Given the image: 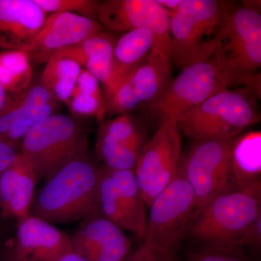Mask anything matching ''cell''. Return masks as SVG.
<instances>
[{
	"label": "cell",
	"mask_w": 261,
	"mask_h": 261,
	"mask_svg": "<svg viewBox=\"0 0 261 261\" xmlns=\"http://www.w3.org/2000/svg\"><path fill=\"white\" fill-rule=\"evenodd\" d=\"M116 41L114 34L104 31L92 36L76 45L65 48L53 56L68 58L84 67L92 58L97 57L112 58Z\"/></svg>",
	"instance_id": "d4e9b609"
},
{
	"label": "cell",
	"mask_w": 261,
	"mask_h": 261,
	"mask_svg": "<svg viewBox=\"0 0 261 261\" xmlns=\"http://www.w3.org/2000/svg\"><path fill=\"white\" fill-rule=\"evenodd\" d=\"M55 99L42 83L31 84L28 88L18 93L8 94L0 111V140L4 141L15 121L29 110Z\"/></svg>",
	"instance_id": "603a6c76"
},
{
	"label": "cell",
	"mask_w": 261,
	"mask_h": 261,
	"mask_svg": "<svg viewBox=\"0 0 261 261\" xmlns=\"http://www.w3.org/2000/svg\"><path fill=\"white\" fill-rule=\"evenodd\" d=\"M46 18L34 0H0V48L28 51Z\"/></svg>",
	"instance_id": "2e32d148"
},
{
	"label": "cell",
	"mask_w": 261,
	"mask_h": 261,
	"mask_svg": "<svg viewBox=\"0 0 261 261\" xmlns=\"http://www.w3.org/2000/svg\"><path fill=\"white\" fill-rule=\"evenodd\" d=\"M241 3L245 8L260 13V1H242Z\"/></svg>",
	"instance_id": "d590c367"
},
{
	"label": "cell",
	"mask_w": 261,
	"mask_h": 261,
	"mask_svg": "<svg viewBox=\"0 0 261 261\" xmlns=\"http://www.w3.org/2000/svg\"><path fill=\"white\" fill-rule=\"evenodd\" d=\"M260 73L242 74L231 68L219 46L213 56L185 67L171 80L164 92L149 105L161 121L175 118L223 91L237 87L260 98Z\"/></svg>",
	"instance_id": "6da1fadb"
},
{
	"label": "cell",
	"mask_w": 261,
	"mask_h": 261,
	"mask_svg": "<svg viewBox=\"0 0 261 261\" xmlns=\"http://www.w3.org/2000/svg\"><path fill=\"white\" fill-rule=\"evenodd\" d=\"M8 92L5 91L4 87L0 83V111L4 106L5 101H6L7 97H8Z\"/></svg>",
	"instance_id": "8d00e7d4"
},
{
	"label": "cell",
	"mask_w": 261,
	"mask_h": 261,
	"mask_svg": "<svg viewBox=\"0 0 261 261\" xmlns=\"http://www.w3.org/2000/svg\"><path fill=\"white\" fill-rule=\"evenodd\" d=\"M46 13H75L98 21L99 2L94 0H34Z\"/></svg>",
	"instance_id": "83f0119b"
},
{
	"label": "cell",
	"mask_w": 261,
	"mask_h": 261,
	"mask_svg": "<svg viewBox=\"0 0 261 261\" xmlns=\"http://www.w3.org/2000/svg\"><path fill=\"white\" fill-rule=\"evenodd\" d=\"M147 141L145 130L135 118L129 114H124L101 122L96 142L140 154Z\"/></svg>",
	"instance_id": "44dd1931"
},
{
	"label": "cell",
	"mask_w": 261,
	"mask_h": 261,
	"mask_svg": "<svg viewBox=\"0 0 261 261\" xmlns=\"http://www.w3.org/2000/svg\"><path fill=\"white\" fill-rule=\"evenodd\" d=\"M25 157L19 153L16 159L10 164L9 167L0 176V210L5 218L10 201L18 184L19 177L23 168Z\"/></svg>",
	"instance_id": "f546056e"
},
{
	"label": "cell",
	"mask_w": 261,
	"mask_h": 261,
	"mask_svg": "<svg viewBox=\"0 0 261 261\" xmlns=\"http://www.w3.org/2000/svg\"><path fill=\"white\" fill-rule=\"evenodd\" d=\"M98 22L111 32L126 33L147 29L155 39L153 49L170 58V15L157 0L101 2L98 9Z\"/></svg>",
	"instance_id": "7c38bea8"
},
{
	"label": "cell",
	"mask_w": 261,
	"mask_h": 261,
	"mask_svg": "<svg viewBox=\"0 0 261 261\" xmlns=\"http://www.w3.org/2000/svg\"><path fill=\"white\" fill-rule=\"evenodd\" d=\"M260 119L257 97L243 87L215 94L176 118L180 132L194 142L229 140Z\"/></svg>",
	"instance_id": "3957f363"
},
{
	"label": "cell",
	"mask_w": 261,
	"mask_h": 261,
	"mask_svg": "<svg viewBox=\"0 0 261 261\" xmlns=\"http://www.w3.org/2000/svg\"><path fill=\"white\" fill-rule=\"evenodd\" d=\"M261 245V216H258L240 235L233 247L258 250Z\"/></svg>",
	"instance_id": "4dcf8cb0"
},
{
	"label": "cell",
	"mask_w": 261,
	"mask_h": 261,
	"mask_svg": "<svg viewBox=\"0 0 261 261\" xmlns=\"http://www.w3.org/2000/svg\"><path fill=\"white\" fill-rule=\"evenodd\" d=\"M236 137L195 142L186 157L183 156L182 168L197 200L192 217L216 196L237 189L231 171V149Z\"/></svg>",
	"instance_id": "9c48e42d"
},
{
	"label": "cell",
	"mask_w": 261,
	"mask_h": 261,
	"mask_svg": "<svg viewBox=\"0 0 261 261\" xmlns=\"http://www.w3.org/2000/svg\"><path fill=\"white\" fill-rule=\"evenodd\" d=\"M219 48L233 70L259 73L261 66V15L233 2H224Z\"/></svg>",
	"instance_id": "8fae6325"
},
{
	"label": "cell",
	"mask_w": 261,
	"mask_h": 261,
	"mask_svg": "<svg viewBox=\"0 0 261 261\" xmlns=\"http://www.w3.org/2000/svg\"><path fill=\"white\" fill-rule=\"evenodd\" d=\"M123 261H177V259L176 256H170L155 251L142 243Z\"/></svg>",
	"instance_id": "1f68e13d"
},
{
	"label": "cell",
	"mask_w": 261,
	"mask_h": 261,
	"mask_svg": "<svg viewBox=\"0 0 261 261\" xmlns=\"http://www.w3.org/2000/svg\"><path fill=\"white\" fill-rule=\"evenodd\" d=\"M70 252V237L54 225L32 216L18 220L12 260L58 261Z\"/></svg>",
	"instance_id": "9a60e30c"
},
{
	"label": "cell",
	"mask_w": 261,
	"mask_h": 261,
	"mask_svg": "<svg viewBox=\"0 0 261 261\" xmlns=\"http://www.w3.org/2000/svg\"><path fill=\"white\" fill-rule=\"evenodd\" d=\"M187 261H252L245 249L238 247L202 245L187 254Z\"/></svg>",
	"instance_id": "f1b7e54d"
},
{
	"label": "cell",
	"mask_w": 261,
	"mask_h": 261,
	"mask_svg": "<svg viewBox=\"0 0 261 261\" xmlns=\"http://www.w3.org/2000/svg\"><path fill=\"white\" fill-rule=\"evenodd\" d=\"M70 240L73 252L87 261H123L132 251L123 230L102 214L81 221Z\"/></svg>",
	"instance_id": "4fadbf2b"
},
{
	"label": "cell",
	"mask_w": 261,
	"mask_h": 261,
	"mask_svg": "<svg viewBox=\"0 0 261 261\" xmlns=\"http://www.w3.org/2000/svg\"><path fill=\"white\" fill-rule=\"evenodd\" d=\"M33 70L27 51L0 53V83L8 94L18 93L32 83Z\"/></svg>",
	"instance_id": "cb8c5ba5"
},
{
	"label": "cell",
	"mask_w": 261,
	"mask_h": 261,
	"mask_svg": "<svg viewBox=\"0 0 261 261\" xmlns=\"http://www.w3.org/2000/svg\"><path fill=\"white\" fill-rule=\"evenodd\" d=\"M261 194L233 189L216 196L195 216L190 233L202 245L233 246L247 226L261 216Z\"/></svg>",
	"instance_id": "8992f818"
},
{
	"label": "cell",
	"mask_w": 261,
	"mask_h": 261,
	"mask_svg": "<svg viewBox=\"0 0 261 261\" xmlns=\"http://www.w3.org/2000/svg\"><path fill=\"white\" fill-rule=\"evenodd\" d=\"M154 35L147 29H137L124 33L117 39L111 59V80L104 93L106 102L117 87L154 49Z\"/></svg>",
	"instance_id": "e0dca14e"
},
{
	"label": "cell",
	"mask_w": 261,
	"mask_h": 261,
	"mask_svg": "<svg viewBox=\"0 0 261 261\" xmlns=\"http://www.w3.org/2000/svg\"><path fill=\"white\" fill-rule=\"evenodd\" d=\"M65 104L70 112L78 116L95 117L100 123L107 115V102L100 84L84 68Z\"/></svg>",
	"instance_id": "ffe728a7"
},
{
	"label": "cell",
	"mask_w": 261,
	"mask_h": 261,
	"mask_svg": "<svg viewBox=\"0 0 261 261\" xmlns=\"http://www.w3.org/2000/svg\"><path fill=\"white\" fill-rule=\"evenodd\" d=\"M58 103L59 102L57 99H53L29 110L28 112L15 121L5 136L4 142L15 146V143L23 140V137L34 127L51 115L57 113Z\"/></svg>",
	"instance_id": "4316f807"
},
{
	"label": "cell",
	"mask_w": 261,
	"mask_h": 261,
	"mask_svg": "<svg viewBox=\"0 0 261 261\" xmlns=\"http://www.w3.org/2000/svg\"><path fill=\"white\" fill-rule=\"evenodd\" d=\"M99 167L87 152L70 161L34 194L29 216L54 224L82 221L101 214L97 196Z\"/></svg>",
	"instance_id": "7a4b0ae2"
},
{
	"label": "cell",
	"mask_w": 261,
	"mask_h": 261,
	"mask_svg": "<svg viewBox=\"0 0 261 261\" xmlns=\"http://www.w3.org/2000/svg\"><path fill=\"white\" fill-rule=\"evenodd\" d=\"M105 30L99 22L81 15L66 12L51 13L27 53L30 61L47 63L58 51Z\"/></svg>",
	"instance_id": "5bb4252c"
},
{
	"label": "cell",
	"mask_w": 261,
	"mask_h": 261,
	"mask_svg": "<svg viewBox=\"0 0 261 261\" xmlns=\"http://www.w3.org/2000/svg\"><path fill=\"white\" fill-rule=\"evenodd\" d=\"M224 2L182 1L178 9L170 15L171 63L185 68L214 54L219 46Z\"/></svg>",
	"instance_id": "277c9868"
},
{
	"label": "cell",
	"mask_w": 261,
	"mask_h": 261,
	"mask_svg": "<svg viewBox=\"0 0 261 261\" xmlns=\"http://www.w3.org/2000/svg\"><path fill=\"white\" fill-rule=\"evenodd\" d=\"M183 0H157L161 6L171 15L176 11L181 5Z\"/></svg>",
	"instance_id": "836d02e7"
},
{
	"label": "cell",
	"mask_w": 261,
	"mask_h": 261,
	"mask_svg": "<svg viewBox=\"0 0 261 261\" xmlns=\"http://www.w3.org/2000/svg\"><path fill=\"white\" fill-rule=\"evenodd\" d=\"M58 261H87L84 257L80 256L76 253L73 252H68L65 254L63 257L58 260Z\"/></svg>",
	"instance_id": "e575fe53"
},
{
	"label": "cell",
	"mask_w": 261,
	"mask_h": 261,
	"mask_svg": "<svg viewBox=\"0 0 261 261\" xmlns=\"http://www.w3.org/2000/svg\"><path fill=\"white\" fill-rule=\"evenodd\" d=\"M46 63L41 83L58 102L66 103L83 68L76 62L56 56Z\"/></svg>",
	"instance_id": "7402d4cb"
},
{
	"label": "cell",
	"mask_w": 261,
	"mask_h": 261,
	"mask_svg": "<svg viewBox=\"0 0 261 261\" xmlns=\"http://www.w3.org/2000/svg\"><path fill=\"white\" fill-rule=\"evenodd\" d=\"M83 127L73 118L55 113L21 140V152L32 165L37 181H47L59 170L87 152Z\"/></svg>",
	"instance_id": "5b68a950"
},
{
	"label": "cell",
	"mask_w": 261,
	"mask_h": 261,
	"mask_svg": "<svg viewBox=\"0 0 261 261\" xmlns=\"http://www.w3.org/2000/svg\"><path fill=\"white\" fill-rule=\"evenodd\" d=\"M0 261H13V260H12L11 259H10V257H8V258L3 259V260H1Z\"/></svg>",
	"instance_id": "74e56055"
},
{
	"label": "cell",
	"mask_w": 261,
	"mask_h": 261,
	"mask_svg": "<svg viewBox=\"0 0 261 261\" xmlns=\"http://www.w3.org/2000/svg\"><path fill=\"white\" fill-rule=\"evenodd\" d=\"M15 146L0 140V176L18 155Z\"/></svg>",
	"instance_id": "d6a6232c"
},
{
	"label": "cell",
	"mask_w": 261,
	"mask_h": 261,
	"mask_svg": "<svg viewBox=\"0 0 261 261\" xmlns=\"http://www.w3.org/2000/svg\"><path fill=\"white\" fill-rule=\"evenodd\" d=\"M136 164L135 178L147 207L174 179L183 159L181 132L175 118L161 121Z\"/></svg>",
	"instance_id": "ba28073f"
},
{
	"label": "cell",
	"mask_w": 261,
	"mask_h": 261,
	"mask_svg": "<svg viewBox=\"0 0 261 261\" xmlns=\"http://www.w3.org/2000/svg\"><path fill=\"white\" fill-rule=\"evenodd\" d=\"M182 162V161H181ZM197 200L182 164L176 177L149 207L144 244L170 256H176L195 213Z\"/></svg>",
	"instance_id": "52a82bcc"
},
{
	"label": "cell",
	"mask_w": 261,
	"mask_h": 261,
	"mask_svg": "<svg viewBox=\"0 0 261 261\" xmlns=\"http://www.w3.org/2000/svg\"><path fill=\"white\" fill-rule=\"evenodd\" d=\"M37 181V176L32 165L25 157L21 173L15 187L13 198L10 201L8 211L5 214V219L16 218L20 220L29 216V211L35 194Z\"/></svg>",
	"instance_id": "484cf974"
},
{
	"label": "cell",
	"mask_w": 261,
	"mask_h": 261,
	"mask_svg": "<svg viewBox=\"0 0 261 261\" xmlns=\"http://www.w3.org/2000/svg\"><path fill=\"white\" fill-rule=\"evenodd\" d=\"M233 184L242 191L261 194V133L250 132L234 139L231 149Z\"/></svg>",
	"instance_id": "ac0fdd59"
},
{
	"label": "cell",
	"mask_w": 261,
	"mask_h": 261,
	"mask_svg": "<svg viewBox=\"0 0 261 261\" xmlns=\"http://www.w3.org/2000/svg\"><path fill=\"white\" fill-rule=\"evenodd\" d=\"M99 211L105 217L137 238L145 239L147 205L132 170L100 166L97 188Z\"/></svg>",
	"instance_id": "30bf717a"
},
{
	"label": "cell",
	"mask_w": 261,
	"mask_h": 261,
	"mask_svg": "<svg viewBox=\"0 0 261 261\" xmlns=\"http://www.w3.org/2000/svg\"><path fill=\"white\" fill-rule=\"evenodd\" d=\"M171 63L161 51L152 49L126 80L140 99L141 104L155 102L171 81Z\"/></svg>",
	"instance_id": "d6986e66"
}]
</instances>
